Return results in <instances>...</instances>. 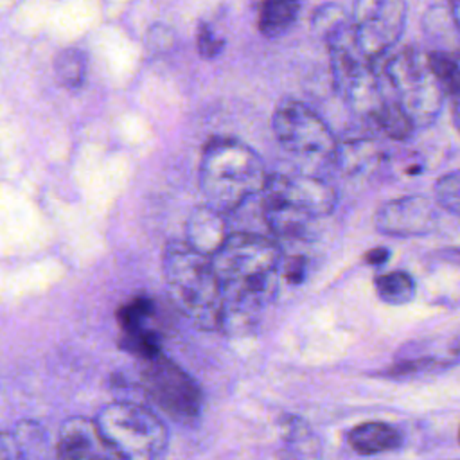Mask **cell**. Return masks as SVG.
Masks as SVG:
<instances>
[{
  "label": "cell",
  "mask_w": 460,
  "mask_h": 460,
  "mask_svg": "<svg viewBox=\"0 0 460 460\" xmlns=\"http://www.w3.org/2000/svg\"><path fill=\"white\" fill-rule=\"evenodd\" d=\"M210 259L223 289L219 331H252L277 293L282 264L279 244L262 234L235 232Z\"/></svg>",
  "instance_id": "obj_1"
},
{
  "label": "cell",
  "mask_w": 460,
  "mask_h": 460,
  "mask_svg": "<svg viewBox=\"0 0 460 460\" xmlns=\"http://www.w3.org/2000/svg\"><path fill=\"white\" fill-rule=\"evenodd\" d=\"M268 176L259 153L237 138L216 137L203 147L199 189L205 201L223 214L262 192Z\"/></svg>",
  "instance_id": "obj_2"
},
{
  "label": "cell",
  "mask_w": 460,
  "mask_h": 460,
  "mask_svg": "<svg viewBox=\"0 0 460 460\" xmlns=\"http://www.w3.org/2000/svg\"><path fill=\"white\" fill-rule=\"evenodd\" d=\"M164 280L172 302L198 327L219 331L223 289L212 259L187 241H169L162 257Z\"/></svg>",
  "instance_id": "obj_3"
},
{
  "label": "cell",
  "mask_w": 460,
  "mask_h": 460,
  "mask_svg": "<svg viewBox=\"0 0 460 460\" xmlns=\"http://www.w3.org/2000/svg\"><path fill=\"white\" fill-rule=\"evenodd\" d=\"M381 61L379 72L388 97L415 128L433 124L444 108L446 93L428 61V52L404 47Z\"/></svg>",
  "instance_id": "obj_4"
},
{
  "label": "cell",
  "mask_w": 460,
  "mask_h": 460,
  "mask_svg": "<svg viewBox=\"0 0 460 460\" xmlns=\"http://www.w3.org/2000/svg\"><path fill=\"white\" fill-rule=\"evenodd\" d=\"M95 420L119 458L151 460L167 447L165 424L140 402H108L99 410Z\"/></svg>",
  "instance_id": "obj_5"
},
{
  "label": "cell",
  "mask_w": 460,
  "mask_h": 460,
  "mask_svg": "<svg viewBox=\"0 0 460 460\" xmlns=\"http://www.w3.org/2000/svg\"><path fill=\"white\" fill-rule=\"evenodd\" d=\"M271 128L280 147L300 160H332L338 146L329 124L305 102L282 99L271 117Z\"/></svg>",
  "instance_id": "obj_6"
},
{
  "label": "cell",
  "mask_w": 460,
  "mask_h": 460,
  "mask_svg": "<svg viewBox=\"0 0 460 460\" xmlns=\"http://www.w3.org/2000/svg\"><path fill=\"white\" fill-rule=\"evenodd\" d=\"M350 29L358 50L379 63L397 45L408 18L406 0H354Z\"/></svg>",
  "instance_id": "obj_7"
},
{
  "label": "cell",
  "mask_w": 460,
  "mask_h": 460,
  "mask_svg": "<svg viewBox=\"0 0 460 460\" xmlns=\"http://www.w3.org/2000/svg\"><path fill=\"white\" fill-rule=\"evenodd\" d=\"M142 383L151 399L172 419L192 422L199 415V388L162 352L142 359Z\"/></svg>",
  "instance_id": "obj_8"
},
{
  "label": "cell",
  "mask_w": 460,
  "mask_h": 460,
  "mask_svg": "<svg viewBox=\"0 0 460 460\" xmlns=\"http://www.w3.org/2000/svg\"><path fill=\"white\" fill-rule=\"evenodd\" d=\"M262 194L277 198L313 219L331 216L338 205L334 185L309 172H273L268 176Z\"/></svg>",
  "instance_id": "obj_9"
},
{
  "label": "cell",
  "mask_w": 460,
  "mask_h": 460,
  "mask_svg": "<svg viewBox=\"0 0 460 460\" xmlns=\"http://www.w3.org/2000/svg\"><path fill=\"white\" fill-rule=\"evenodd\" d=\"M440 225V205L428 196L410 194L385 201L374 216V226L388 237H424Z\"/></svg>",
  "instance_id": "obj_10"
},
{
  "label": "cell",
  "mask_w": 460,
  "mask_h": 460,
  "mask_svg": "<svg viewBox=\"0 0 460 460\" xmlns=\"http://www.w3.org/2000/svg\"><path fill=\"white\" fill-rule=\"evenodd\" d=\"M460 363V336H428L408 341L394 356L386 377H410L444 372Z\"/></svg>",
  "instance_id": "obj_11"
},
{
  "label": "cell",
  "mask_w": 460,
  "mask_h": 460,
  "mask_svg": "<svg viewBox=\"0 0 460 460\" xmlns=\"http://www.w3.org/2000/svg\"><path fill=\"white\" fill-rule=\"evenodd\" d=\"M56 455L68 460L119 458L102 437L95 417L88 419L81 415H74L61 424Z\"/></svg>",
  "instance_id": "obj_12"
},
{
  "label": "cell",
  "mask_w": 460,
  "mask_h": 460,
  "mask_svg": "<svg viewBox=\"0 0 460 460\" xmlns=\"http://www.w3.org/2000/svg\"><path fill=\"white\" fill-rule=\"evenodd\" d=\"M226 221L225 214L208 203L196 207L185 225V241L196 252L212 257L221 244L226 241Z\"/></svg>",
  "instance_id": "obj_13"
},
{
  "label": "cell",
  "mask_w": 460,
  "mask_h": 460,
  "mask_svg": "<svg viewBox=\"0 0 460 460\" xmlns=\"http://www.w3.org/2000/svg\"><path fill=\"white\" fill-rule=\"evenodd\" d=\"M385 156L383 147L374 138L358 137L343 142L338 140L332 162L350 176H367L379 169Z\"/></svg>",
  "instance_id": "obj_14"
},
{
  "label": "cell",
  "mask_w": 460,
  "mask_h": 460,
  "mask_svg": "<svg viewBox=\"0 0 460 460\" xmlns=\"http://www.w3.org/2000/svg\"><path fill=\"white\" fill-rule=\"evenodd\" d=\"M347 442L350 449H354L359 455H377L397 449L402 442V437L388 422L367 420L354 426L347 433Z\"/></svg>",
  "instance_id": "obj_15"
},
{
  "label": "cell",
  "mask_w": 460,
  "mask_h": 460,
  "mask_svg": "<svg viewBox=\"0 0 460 460\" xmlns=\"http://www.w3.org/2000/svg\"><path fill=\"white\" fill-rule=\"evenodd\" d=\"M300 0H262L259 11V31L266 38L282 36L296 20Z\"/></svg>",
  "instance_id": "obj_16"
},
{
  "label": "cell",
  "mask_w": 460,
  "mask_h": 460,
  "mask_svg": "<svg viewBox=\"0 0 460 460\" xmlns=\"http://www.w3.org/2000/svg\"><path fill=\"white\" fill-rule=\"evenodd\" d=\"M376 295L388 305H404L415 298L417 284L408 271L394 270L374 279Z\"/></svg>",
  "instance_id": "obj_17"
},
{
  "label": "cell",
  "mask_w": 460,
  "mask_h": 460,
  "mask_svg": "<svg viewBox=\"0 0 460 460\" xmlns=\"http://www.w3.org/2000/svg\"><path fill=\"white\" fill-rule=\"evenodd\" d=\"M86 54L81 49H63L54 59V74L61 86L75 90L84 83L86 77Z\"/></svg>",
  "instance_id": "obj_18"
},
{
  "label": "cell",
  "mask_w": 460,
  "mask_h": 460,
  "mask_svg": "<svg viewBox=\"0 0 460 460\" xmlns=\"http://www.w3.org/2000/svg\"><path fill=\"white\" fill-rule=\"evenodd\" d=\"M284 437H286V444H289V447L295 451V455H302V456H318V438L314 437V433L311 431V428H307V424L296 417H289L286 419V426H284Z\"/></svg>",
  "instance_id": "obj_19"
},
{
  "label": "cell",
  "mask_w": 460,
  "mask_h": 460,
  "mask_svg": "<svg viewBox=\"0 0 460 460\" xmlns=\"http://www.w3.org/2000/svg\"><path fill=\"white\" fill-rule=\"evenodd\" d=\"M153 316H155V304L147 296L131 298L119 309V314H117L122 331H137V329L149 327V322Z\"/></svg>",
  "instance_id": "obj_20"
},
{
  "label": "cell",
  "mask_w": 460,
  "mask_h": 460,
  "mask_svg": "<svg viewBox=\"0 0 460 460\" xmlns=\"http://www.w3.org/2000/svg\"><path fill=\"white\" fill-rule=\"evenodd\" d=\"M433 194L442 210L460 217V169L440 176L435 181Z\"/></svg>",
  "instance_id": "obj_21"
},
{
  "label": "cell",
  "mask_w": 460,
  "mask_h": 460,
  "mask_svg": "<svg viewBox=\"0 0 460 460\" xmlns=\"http://www.w3.org/2000/svg\"><path fill=\"white\" fill-rule=\"evenodd\" d=\"M18 442L22 456H34L40 455L45 447V433L41 426L34 420H22L18 422L16 429L13 431Z\"/></svg>",
  "instance_id": "obj_22"
},
{
  "label": "cell",
  "mask_w": 460,
  "mask_h": 460,
  "mask_svg": "<svg viewBox=\"0 0 460 460\" xmlns=\"http://www.w3.org/2000/svg\"><path fill=\"white\" fill-rule=\"evenodd\" d=\"M225 47V41L217 38L208 23H199L198 27V50L205 59L216 58Z\"/></svg>",
  "instance_id": "obj_23"
},
{
  "label": "cell",
  "mask_w": 460,
  "mask_h": 460,
  "mask_svg": "<svg viewBox=\"0 0 460 460\" xmlns=\"http://www.w3.org/2000/svg\"><path fill=\"white\" fill-rule=\"evenodd\" d=\"M13 458H22L14 433L0 431V460H13Z\"/></svg>",
  "instance_id": "obj_24"
},
{
  "label": "cell",
  "mask_w": 460,
  "mask_h": 460,
  "mask_svg": "<svg viewBox=\"0 0 460 460\" xmlns=\"http://www.w3.org/2000/svg\"><path fill=\"white\" fill-rule=\"evenodd\" d=\"M388 257H390V250L385 246H377L365 253V262L370 266H379V264H385Z\"/></svg>",
  "instance_id": "obj_25"
},
{
  "label": "cell",
  "mask_w": 460,
  "mask_h": 460,
  "mask_svg": "<svg viewBox=\"0 0 460 460\" xmlns=\"http://www.w3.org/2000/svg\"><path fill=\"white\" fill-rule=\"evenodd\" d=\"M447 9H449V18L455 25V29L460 32V0H447Z\"/></svg>",
  "instance_id": "obj_26"
},
{
  "label": "cell",
  "mask_w": 460,
  "mask_h": 460,
  "mask_svg": "<svg viewBox=\"0 0 460 460\" xmlns=\"http://www.w3.org/2000/svg\"><path fill=\"white\" fill-rule=\"evenodd\" d=\"M453 104H455V108H453V119H455V124H456V128H458V131H460V97H455L453 99Z\"/></svg>",
  "instance_id": "obj_27"
},
{
  "label": "cell",
  "mask_w": 460,
  "mask_h": 460,
  "mask_svg": "<svg viewBox=\"0 0 460 460\" xmlns=\"http://www.w3.org/2000/svg\"><path fill=\"white\" fill-rule=\"evenodd\" d=\"M455 56V59H456V65H458V70H460V49L453 54Z\"/></svg>",
  "instance_id": "obj_28"
},
{
  "label": "cell",
  "mask_w": 460,
  "mask_h": 460,
  "mask_svg": "<svg viewBox=\"0 0 460 460\" xmlns=\"http://www.w3.org/2000/svg\"><path fill=\"white\" fill-rule=\"evenodd\" d=\"M458 442H460V431H458Z\"/></svg>",
  "instance_id": "obj_29"
},
{
  "label": "cell",
  "mask_w": 460,
  "mask_h": 460,
  "mask_svg": "<svg viewBox=\"0 0 460 460\" xmlns=\"http://www.w3.org/2000/svg\"><path fill=\"white\" fill-rule=\"evenodd\" d=\"M458 255H460V250H458Z\"/></svg>",
  "instance_id": "obj_30"
}]
</instances>
